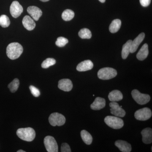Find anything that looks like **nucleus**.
<instances>
[{
	"label": "nucleus",
	"mask_w": 152,
	"mask_h": 152,
	"mask_svg": "<svg viewBox=\"0 0 152 152\" xmlns=\"http://www.w3.org/2000/svg\"><path fill=\"white\" fill-rule=\"evenodd\" d=\"M17 134L20 139L26 141L31 142L36 137V133L32 128H20L17 131Z\"/></svg>",
	"instance_id": "obj_2"
},
{
	"label": "nucleus",
	"mask_w": 152,
	"mask_h": 152,
	"mask_svg": "<svg viewBox=\"0 0 152 152\" xmlns=\"http://www.w3.org/2000/svg\"><path fill=\"white\" fill-rule=\"evenodd\" d=\"M141 5L143 7H148L151 2V0H140Z\"/></svg>",
	"instance_id": "obj_32"
},
{
	"label": "nucleus",
	"mask_w": 152,
	"mask_h": 152,
	"mask_svg": "<svg viewBox=\"0 0 152 152\" xmlns=\"http://www.w3.org/2000/svg\"><path fill=\"white\" fill-rule=\"evenodd\" d=\"M69 40L66 38L64 37H59L58 38L56 42V45L59 47H64L68 43Z\"/></svg>",
	"instance_id": "obj_29"
},
{
	"label": "nucleus",
	"mask_w": 152,
	"mask_h": 152,
	"mask_svg": "<svg viewBox=\"0 0 152 152\" xmlns=\"http://www.w3.org/2000/svg\"><path fill=\"white\" fill-rule=\"evenodd\" d=\"M110 112L112 114L117 117H124L126 115V112L116 102H112L110 104Z\"/></svg>",
	"instance_id": "obj_10"
},
{
	"label": "nucleus",
	"mask_w": 152,
	"mask_h": 152,
	"mask_svg": "<svg viewBox=\"0 0 152 152\" xmlns=\"http://www.w3.org/2000/svg\"><path fill=\"white\" fill-rule=\"evenodd\" d=\"M82 140L86 145H90L92 142L93 138L91 134L87 131L82 130L80 133Z\"/></svg>",
	"instance_id": "obj_23"
},
{
	"label": "nucleus",
	"mask_w": 152,
	"mask_h": 152,
	"mask_svg": "<svg viewBox=\"0 0 152 152\" xmlns=\"http://www.w3.org/2000/svg\"><path fill=\"white\" fill-rule=\"evenodd\" d=\"M44 142L48 152H58V144L53 137L50 136H47L44 139Z\"/></svg>",
	"instance_id": "obj_7"
},
{
	"label": "nucleus",
	"mask_w": 152,
	"mask_h": 152,
	"mask_svg": "<svg viewBox=\"0 0 152 152\" xmlns=\"http://www.w3.org/2000/svg\"><path fill=\"white\" fill-rule=\"evenodd\" d=\"M58 87L60 89L64 91H70L73 88L72 83L69 79H62L58 82Z\"/></svg>",
	"instance_id": "obj_11"
},
{
	"label": "nucleus",
	"mask_w": 152,
	"mask_h": 152,
	"mask_svg": "<svg viewBox=\"0 0 152 152\" xmlns=\"http://www.w3.org/2000/svg\"><path fill=\"white\" fill-rule=\"evenodd\" d=\"M23 26L28 31H32L36 27V23L32 18L28 15L25 16L23 18Z\"/></svg>",
	"instance_id": "obj_16"
},
{
	"label": "nucleus",
	"mask_w": 152,
	"mask_h": 152,
	"mask_svg": "<svg viewBox=\"0 0 152 152\" xmlns=\"http://www.w3.org/2000/svg\"><path fill=\"white\" fill-rule=\"evenodd\" d=\"M104 122L109 127L115 129H121L124 126L123 120L118 117L107 116L105 118Z\"/></svg>",
	"instance_id": "obj_3"
},
{
	"label": "nucleus",
	"mask_w": 152,
	"mask_h": 152,
	"mask_svg": "<svg viewBox=\"0 0 152 152\" xmlns=\"http://www.w3.org/2000/svg\"><path fill=\"white\" fill-rule=\"evenodd\" d=\"M94 64L91 60H88L82 61L78 65L77 70L79 72H86L92 69Z\"/></svg>",
	"instance_id": "obj_13"
},
{
	"label": "nucleus",
	"mask_w": 152,
	"mask_h": 152,
	"mask_svg": "<svg viewBox=\"0 0 152 152\" xmlns=\"http://www.w3.org/2000/svg\"><path fill=\"white\" fill-rule=\"evenodd\" d=\"M30 91H31V93L34 96L37 97L39 96L40 95V91L38 89L36 88L34 86H31L29 87Z\"/></svg>",
	"instance_id": "obj_30"
},
{
	"label": "nucleus",
	"mask_w": 152,
	"mask_h": 152,
	"mask_svg": "<svg viewBox=\"0 0 152 152\" xmlns=\"http://www.w3.org/2000/svg\"><path fill=\"white\" fill-rule=\"evenodd\" d=\"M61 152H71V150L69 145L66 143H64L61 146Z\"/></svg>",
	"instance_id": "obj_31"
},
{
	"label": "nucleus",
	"mask_w": 152,
	"mask_h": 152,
	"mask_svg": "<svg viewBox=\"0 0 152 152\" xmlns=\"http://www.w3.org/2000/svg\"><path fill=\"white\" fill-rule=\"evenodd\" d=\"M19 85H20L19 80L18 79L15 78L9 84L8 87L11 92L15 93L18 88Z\"/></svg>",
	"instance_id": "obj_26"
},
{
	"label": "nucleus",
	"mask_w": 152,
	"mask_h": 152,
	"mask_svg": "<svg viewBox=\"0 0 152 152\" xmlns=\"http://www.w3.org/2000/svg\"><path fill=\"white\" fill-rule=\"evenodd\" d=\"M75 17V13L70 10H66L62 14V18L66 21L71 20Z\"/></svg>",
	"instance_id": "obj_24"
},
{
	"label": "nucleus",
	"mask_w": 152,
	"mask_h": 152,
	"mask_svg": "<svg viewBox=\"0 0 152 152\" xmlns=\"http://www.w3.org/2000/svg\"><path fill=\"white\" fill-rule=\"evenodd\" d=\"M117 75V71L113 68H102L98 72V77L101 80H108L113 78Z\"/></svg>",
	"instance_id": "obj_4"
},
{
	"label": "nucleus",
	"mask_w": 152,
	"mask_h": 152,
	"mask_svg": "<svg viewBox=\"0 0 152 152\" xmlns=\"http://www.w3.org/2000/svg\"><path fill=\"white\" fill-rule=\"evenodd\" d=\"M142 141L144 143L149 144L152 142V130L151 128H147L142 131Z\"/></svg>",
	"instance_id": "obj_17"
},
{
	"label": "nucleus",
	"mask_w": 152,
	"mask_h": 152,
	"mask_svg": "<svg viewBox=\"0 0 152 152\" xmlns=\"http://www.w3.org/2000/svg\"><path fill=\"white\" fill-rule=\"evenodd\" d=\"M148 54V44H144L137 54V58L140 61H143L146 58Z\"/></svg>",
	"instance_id": "obj_19"
},
{
	"label": "nucleus",
	"mask_w": 152,
	"mask_h": 152,
	"mask_svg": "<svg viewBox=\"0 0 152 152\" xmlns=\"http://www.w3.org/2000/svg\"><path fill=\"white\" fill-rule=\"evenodd\" d=\"M56 64V60L53 58H48L45 60L42 64V67L43 69H47L50 66Z\"/></svg>",
	"instance_id": "obj_28"
},
{
	"label": "nucleus",
	"mask_w": 152,
	"mask_h": 152,
	"mask_svg": "<svg viewBox=\"0 0 152 152\" xmlns=\"http://www.w3.org/2000/svg\"><path fill=\"white\" fill-rule=\"evenodd\" d=\"M100 2H101V3H104L105 2L106 0H99Z\"/></svg>",
	"instance_id": "obj_33"
},
{
	"label": "nucleus",
	"mask_w": 152,
	"mask_h": 152,
	"mask_svg": "<svg viewBox=\"0 0 152 152\" xmlns=\"http://www.w3.org/2000/svg\"><path fill=\"white\" fill-rule=\"evenodd\" d=\"M145 37V33H142L140 34L134 41H132V45H131V53H135L137 51L140 44L142 42L143 40Z\"/></svg>",
	"instance_id": "obj_14"
},
{
	"label": "nucleus",
	"mask_w": 152,
	"mask_h": 152,
	"mask_svg": "<svg viewBox=\"0 0 152 152\" xmlns=\"http://www.w3.org/2000/svg\"><path fill=\"white\" fill-rule=\"evenodd\" d=\"M23 11L22 6L18 1H14L10 7V12L12 16L14 18H18L20 16Z\"/></svg>",
	"instance_id": "obj_9"
},
{
	"label": "nucleus",
	"mask_w": 152,
	"mask_h": 152,
	"mask_svg": "<svg viewBox=\"0 0 152 152\" xmlns=\"http://www.w3.org/2000/svg\"><path fill=\"white\" fill-rule=\"evenodd\" d=\"M106 105V101L102 98L96 97L95 101L91 105V108L92 110H99L104 108Z\"/></svg>",
	"instance_id": "obj_15"
},
{
	"label": "nucleus",
	"mask_w": 152,
	"mask_h": 152,
	"mask_svg": "<svg viewBox=\"0 0 152 152\" xmlns=\"http://www.w3.org/2000/svg\"><path fill=\"white\" fill-rule=\"evenodd\" d=\"M41 1L44 2H45L48 1H50V0H40Z\"/></svg>",
	"instance_id": "obj_34"
},
{
	"label": "nucleus",
	"mask_w": 152,
	"mask_h": 152,
	"mask_svg": "<svg viewBox=\"0 0 152 152\" xmlns=\"http://www.w3.org/2000/svg\"><path fill=\"white\" fill-rule=\"evenodd\" d=\"M50 124L53 126H62L66 122V118L62 114L59 113H53L49 118Z\"/></svg>",
	"instance_id": "obj_6"
},
{
	"label": "nucleus",
	"mask_w": 152,
	"mask_h": 152,
	"mask_svg": "<svg viewBox=\"0 0 152 152\" xmlns=\"http://www.w3.org/2000/svg\"><path fill=\"white\" fill-rule=\"evenodd\" d=\"M79 37L83 39H90L91 38L92 34L88 28H83L80 30L78 33Z\"/></svg>",
	"instance_id": "obj_25"
},
{
	"label": "nucleus",
	"mask_w": 152,
	"mask_h": 152,
	"mask_svg": "<svg viewBox=\"0 0 152 152\" xmlns=\"http://www.w3.org/2000/svg\"><path fill=\"white\" fill-rule=\"evenodd\" d=\"M10 24V21L8 17L6 15H2L0 17V26L2 27L5 28L8 27Z\"/></svg>",
	"instance_id": "obj_27"
},
{
	"label": "nucleus",
	"mask_w": 152,
	"mask_h": 152,
	"mask_svg": "<svg viewBox=\"0 0 152 152\" xmlns=\"http://www.w3.org/2000/svg\"><path fill=\"white\" fill-rule=\"evenodd\" d=\"M132 95L134 99L139 104H145L151 99L149 95L142 94L137 90H133L132 92Z\"/></svg>",
	"instance_id": "obj_5"
},
{
	"label": "nucleus",
	"mask_w": 152,
	"mask_h": 152,
	"mask_svg": "<svg viewBox=\"0 0 152 152\" xmlns=\"http://www.w3.org/2000/svg\"><path fill=\"white\" fill-rule=\"evenodd\" d=\"M23 50V47L19 43H11L7 48V56L11 60L16 59L21 55Z\"/></svg>",
	"instance_id": "obj_1"
},
{
	"label": "nucleus",
	"mask_w": 152,
	"mask_h": 152,
	"mask_svg": "<svg viewBox=\"0 0 152 152\" xmlns=\"http://www.w3.org/2000/svg\"><path fill=\"white\" fill-rule=\"evenodd\" d=\"M17 152H26V151H23V150H19V151H18Z\"/></svg>",
	"instance_id": "obj_35"
},
{
	"label": "nucleus",
	"mask_w": 152,
	"mask_h": 152,
	"mask_svg": "<svg viewBox=\"0 0 152 152\" xmlns=\"http://www.w3.org/2000/svg\"><path fill=\"white\" fill-rule=\"evenodd\" d=\"M132 40H129L123 45L122 50V57L124 59L127 58L129 54L130 53L131 45Z\"/></svg>",
	"instance_id": "obj_21"
},
{
	"label": "nucleus",
	"mask_w": 152,
	"mask_h": 152,
	"mask_svg": "<svg viewBox=\"0 0 152 152\" xmlns=\"http://www.w3.org/2000/svg\"><path fill=\"white\" fill-rule=\"evenodd\" d=\"M121 25V21L119 19H115L110 25L109 30L112 33H115L119 30Z\"/></svg>",
	"instance_id": "obj_22"
},
{
	"label": "nucleus",
	"mask_w": 152,
	"mask_h": 152,
	"mask_svg": "<svg viewBox=\"0 0 152 152\" xmlns=\"http://www.w3.org/2000/svg\"><path fill=\"white\" fill-rule=\"evenodd\" d=\"M28 13L34 20L38 21L42 15V12L40 9L36 6H30L27 9Z\"/></svg>",
	"instance_id": "obj_12"
},
{
	"label": "nucleus",
	"mask_w": 152,
	"mask_h": 152,
	"mask_svg": "<svg viewBox=\"0 0 152 152\" xmlns=\"http://www.w3.org/2000/svg\"><path fill=\"white\" fill-rule=\"evenodd\" d=\"M152 111L148 108L140 109L135 112V118L139 121H145L149 119L152 116Z\"/></svg>",
	"instance_id": "obj_8"
},
{
	"label": "nucleus",
	"mask_w": 152,
	"mask_h": 152,
	"mask_svg": "<svg viewBox=\"0 0 152 152\" xmlns=\"http://www.w3.org/2000/svg\"><path fill=\"white\" fill-rule=\"evenodd\" d=\"M108 98L111 102H118L122 100L123 95L118 90H114L109 94Z\"/></svg>",
	"instance_id": "obj_20"
},
{
	"label": "nucleus",
	"mask_w": 152,
	"mask_h": 152,
	"mask_svg": "<svg viewBox=\"0 0 152 152\" xmlns=\"http://www.w3.org/2000/svg\"><path fill=\"white\" fill-rule=\"evenodd\" d=\"M115 145L123 152H130L132 150L130 144L125 141L119 140L115 142Z\"/></svg>",
	"instance_id": "obj_18"
}]
</instances>
